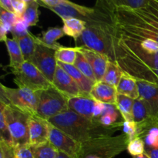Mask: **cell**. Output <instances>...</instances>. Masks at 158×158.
Here are the masks:
<instances>
[{"label": "cell", "instance_id": "6da1fadb", "mask_svg": "<svg viewBox=\"0 0 158 158\" xmlns=\"http://www.w3.org/2000/svg\"><path fill=\"white\" fill-rule=\"evenodd\" d=\"M94 8L108 35L110 61L137 81L158 87V0L137 9L117 8L110 0Z\"/></svg>", "mask_w": 158, "mask_h": 158}, {"label": "cell", "instance_id": "7a4b0ae2", "mask_svg": "<svg viewBox=\"0 0 158 158\" xmlns=\"http://www.w3.org/2000/svg\"><path fill=\"white\" fill-rule=\"evenodd\" d=\"M48 122L80 143L93 139L110 137L123 123V121L119 122L105 127L99 120H89L70 110L49 119Z\"/></svg>", "mask_w": 158, "mask_h": 158}, {"label": "cell", "instance_id": "3957f363", "mask_svg": "<svg viewBox=\"0 0 158 158\" xmlns=\"http://www.w3.org/2000/svg\"><path fill=\"white\" fill-rule=\"evenodd\" d=\"M85 21L86 23V29L80 38L75 41L76 47L83 46L108 57L109 38L95 9Z\"/></svg>", "mask_w": 158, "mask_h": 158}, {"label": "cell", "instance_id": "277c9868", "mask_svg": "<svg viewBox=\"0 0 158 158\" xmlns=\"http://www.w3.org/2000/svg\"><path fill=\"white\" fill-rule=\"evenodd\" d=\"M129 142V137L124 134L116 137L93 139L82 143L80 158L88 155L100 158H114L127 150Z\"/></svg>", "mask_w": 158, "mask_h": 158}, {"label": "cell", "instance_id": "5b68a950", "mask_svg": "<svg viewBox=\"0 0 158 158\" xmlns=\"http://www.w3.org/2000/svg\"><path fill=\"white\" fill-rule=\"evenodd\" d=\"M0 101L10 104L29 116H37L40 91L35 92L26 87L10 88L0 85Z\"/></svg>", "mask_w": 158, "mask_h": 158}, {"label": "cell", "instance_id": "8992f818", "mask_svg": "<svg viewBox=\"0 0 158 158\" xmlns=\"http://www.w3.org/2000/svg\"><path fill=\"white\" fill-rule=\"evenodd\" d=\"M5 118L12 135L14 147L29 145V120L30 116L15 106L0 101Z\"/></svg>", "mask_w": 158, "mask_h": 158}, {"label": "cell", "instance_id": "52a82bcc", "mask_svg": "<svg viewBox=\"0 0 158 158\" xmlns=\"http://www.w3.org/2000/svg\"><path fill=\"white\" fill-rule=\"evenodd\" d=\"M68 97L52 85L51 87L41 90L40 93V102L37 108V116L45 120L69 110Z\"/></svg>", "mask_w": 158, "mask_h": 158}, {"label": "cell", "instance_id": "ba28073f", "mask_svg": "<svg viewBox=\"0 0 158 158\" xmlns=\"http://www.w3.org/2000/svg\"><path fill=\"white\" fill-rule=\"evenodd\" d=\"M12 72L15 75L14 83L18 87H26L38 92L52 86V83L30 62L25 61L20 67Z\"/></svg>", "mask_w": 158, "mask_h": 158}, {"label": "cell", "instance_id": "9c48e42d", "mask_svg": "<svg viewBox=\"0 0 158 158\" xmlns=\"http://www.w3.org/2000/svg\"><path fill=\"white\" fill-rule=\"evenodd\" d=\"M60 46H61L57 47L49 46L44 44L40 38L37 37L35 53L29 61L52 83L57 67L56 52Z\"/></svg>", "mask_w": 158, "mask_h": 158}, {"label": "cell", "instance_id": "30bf717a", "mask_svg": "<svg viewBox=\"0 0 158 158\" xmlns=\"http://www.w3.org/2000/svg\"><path fill=\"white\" fill-rule=\"evenodd\" d=\"M49 141L58 150L70 158H80L82 143L49 123Z\"/></svg>", "mask_w": 158, "mask_h": 158}, {"label": "cell", "instance_id": "8fae6325", "mask_svg": "<svg viewBox=\"0 0 158 158\" xmlns=\"http://www.w3.org/2000/svg\"><path fill=\"white\" fill-rule=\"evenodd\" d=\"M52 85L68 98L83 96L81 90L73 79L58 65L54 75Z\"/></svg>", "mask_w": 158, "mask_h": 158}, {"label": "cell", "instance_id": "7c38bea8", "mask_svg": "<svg viewBox=\"0 0 158 158\" xmlns=\"http://www.w3.org/2000/svg\"><path fill=\"white\" fill-rule=\"evenodd\" d=\"M49 9L57 14L62 19L68 18H77L84 21L94 12V8L80 6L66 0H62L61 3L58 6L49 8Z\"/></svg>", "mask_w": 158, "mask_h": 158}, {"label": "cell", "instance_id": "4fadbf2b", "mask_svg": "<svg viewBox=\"0 0 158 158\" xmlns=\"http://www.w3.org/2000/svg\"><path fill=\"white\" fill-rule=\"evenodd\" d=\"M49 123L38 116L29 117V146H38L49 141Z\"/></svg>", "mask_w": 158, "mask_h": 158}, {"label": "cell", "instance_id": "5bb4252c", "mask_svg": "<svg viewBox=\"0 0 158 158\" xmlns=\"http://www.w3.org/2000/svg\"><path fill=\"white\" fill-rule=\"evenodd\" d=\"M77 48L79 52L83 54V56L86 57L90 64L94 70L97 82L103 81V79L106 73V68H107L108 61H109L108 57L83 46Z\"/></svg>", "mask_w": 158, "mask_h": 158}, {"label": "cell", "instance_id": "9a60e30c", "mask_svg": "<svg viewBox=\"0 0 158 158\" xmlns=\"http://www.w3.org/2000/svg\"><path fill=\"white\" fill-rule=\"evenodd\" d=\"M95 102L92 97L80 96L68 99V106L70 110L89 120H94L93 112Z\"/></svg>", "mask_w": 158, "mask_h": 158}, {"label": "cell", "instance_id": "2e32d148", "mask_svg": "<svg viewBox=\"0 0 158 158\" xmlns=\"http://www.w3.org/2000/svg\"><path fill=\"white\" fill-rule=\"evenodd\" d=\"M117 91L115 87L104 82H97L90 93V97L96 101L116 106Z\"/></svg>", "mask_w": 158, "mask_h": 158}, {"label": "cell", "instance_id": "e0dca14e", "mask_svg": "<svg viewBox=\"0 0 158 158\" xmlns=\"http://www.w3.org/2000/svg\"><path fill=\"white\" fill-rule=\"evenodd\" d=\"M57 65L60 66L61 68H63L73 79L74 81L77 83L79 88L81 90L83 96H85V97H90L91 90H92L95 83H94L92 80H89L85 75H83L73 65L64 64V63H62L60 62H57Z\"/></svg>", "mask_w": 158, "mask_h": 158}, {"label": "cell", "instance_id": "ac0fdd59", "mask_svg": "<svg viewBox=\"0 0 158 158\" xmlns=\"http://www.w3.org/2000/svg\"><path fill=\"white\" fill-rule=\"evenodd\" d=\"M137 83L140 98L149 102L154 116L158 118V87L145 82L137 81Z\"/></svg>", "mask_w": 158, "mask_h": 158}, {"label": "cell", "instance_id": "d6986e66", "mask_svg": "<svg viewBox=\"0 0 158 158\" xmlns=\"http://www.w3.org/2000/svg\"><path fill=\"white\" fill-rule=\"evenodd\" d=\"M133 115H134V121L137 124L148 121L155 117L152 106L149 102L140 98L134 100V106H133Z\"/></svg>", "mask_w": 158, "mask_h": 158}, {"label": "cell", "instance_id": "ffe728a7", "mask_svg": "<svg viewBox=\"0 0 158 158\" xmlns=\"http://www.w3.org/2000/svg\"><path fill=\"white\" fill-rule=\"evenodd\" d=\"M117 91L118 94L124 95L134 100L140 98L137 80L123 73L117 88Z\"/></svg>", "mask_w": 158, "mask_h": 158}, {"label": "cell", "instance_id": "44dd1931", "mask_svg": "<svg viewBox=\"0 0 158 158\" xmlns=\"http://www.w3.org/2000/svg\"><path fill=\"white\" fill-rule=\"evenodd\" d=\"M9 55V66L12 70L18 69L25 62L19 45L15 39H7L5 42Z\"/></svg>", "mask_w": 158, "mask_h": 158}, {"label": "cell", "instance_id": "7402d4cb", "mask_svg": "<svg viewBox=\"0 0 158 158\" xmlns=\"http://www.w3.org/2000/svg\"><path fill=\"white\" fill-rule=\"evenodd\" d=\"M62 20L63 22V29L65 34L77 41L86 29V21L77 18L63 19Z\"/></svg>", "mask_w": 158, "mask_h": 158}, {"label": "cell", "instance_id": "603a6c76", "mask_svg": "<svg viewBox=\"0 0 158 158\" xmlns=\"http://www.w3.org/2000/svg\"><path fill=\"white\" fill-rule=\"evenodd\" d=\"M36 36L29 32L24 36L15 39L19 45L20 49H21L23 57H24L25 61L29 62L32 57L33 56L35 51V47H36Z\"/></svg>", "mask_w": 158, "mask_h": 158}, {"label": "cell", "instance_id": "cb8c5ba5", "mask_svg": "<svg viewBox=\"0 0 158 158\" xmlns=\"http://www.w3.org/2000/svg\"><path fill=\"white\" fill-rule=\"evenodd\" d=\"M134 102V100L133 99L117 94L116 106L125 121H134V115H133Z\"/></svg>", "mask_w": 158, "mask_h": 158}, {"label": "cell", "instance_id": "d4e9b609", "mask_svg": "<svg viewBox=\"0 0 158 158\" xmlns=\"http://www.w3.org/2000/svg\"><path fill=\"white\" fill-rule=\"evenodd\" d=\"M33 158H57L59 151L49 141L38 146L30 147Z\"/></svg>", "mask_w": 158, "mask_h": 158}, {"label": "cell", "instance_id": "484cf974", "mask_svg": "<svg viewBox=\"0 0 158 158\" xmlns=\"http://www.w3.org/2000/svg\"><path fill=\"white\" fill-rule=\"evenodd\" d=\"M66 35L63 28L59 27H49L47 30L43 32L41 37H39L40 40L44 44L52 47H57L60 45L56 43L59 39L62 38Z\"/></svg>", "mask_w": 158, "mask_h": 158}, {"label": "cell", "instance_id": "4316f807", "mask_svg": "<svg viewBox=\"0 0 158 158\" xmlns=\"http://www.w3.org/2000/svg\"><path fill=\"white\" fill-rule=\"evenodd\" d=\"M122 75H123V72L119 68V66L109 60L106 73H105L104 77L103 79V82L111 85L117 89Z\"/></svg>", "mask_w": 158, "mask_h": 158}, {"label": "cell", "instance_id": "83f0119b", "mask_svg": "<svg viewBox=\"0 0 158 158\" xmlns=\"http://www.w3.org/2000/svg\"><path fill=\"white\" fill-rule=\"evenodd\" d=\"M40 5L35 0H27V7L22 18L27 23L29 26H34L39 22Z\"/></svg>", "mask_w": 158, "mask_h": 158}, {"label": "cell", "instance_id": "f1b7e54d", "mask_svg": "<svg viewBox=\"0 0 158 158\" xmlns=\"http://www.w3.org/2000/svg\"><path fill=\"white\" fill-rule=\"evenodd\" d=\"M77 56V47H64L60 46L56 52L57 62L68 65H74Z\"/></svg>", "mask_w": 158, "mask_h": 158}, {"label": "cell", "instance_id": "f546056e", "mask_svg": "<svg viewBox=\"0 0 158 158\" xmlns=\"http://www.w3.org/2000/svg\"><path fill=\"white\" fill-rule=\"evenodd\" d=\"M77 69H78L83 75L86 76V77L92 80L94 83H97V80H96L95 75H94V70H93L92 67H91L90 64L86 60V57L83 56V53L79 52L77 50V60H76L75 63L73 65Z\"/></svg>", "mask_w": 158, "mask_h": 158}, {"label": "cell", "instance_id": "4dcf8cb0", "mask_svg": "<svg viewBox=\"0 0 158 158\" xmlns=\"http://www.w3.org/2000/svg\"><path fill=\"white\" fill-rule=\"evenodd\" d=\"M0 140H2L8 145L14 148L12 135L6 123L4 110L2 106H0Z\"/></svg>", "mask_w": 158, "mask_h": 158}, {"label": "cell", "instance_id": "1f68e13d", "mask_svg": "<svg viewBox=\"0 0 158 158\" xmlns=\"http://www.w3.org/2000/svg\"><path fill=\"white\" fill-rule=\"evenodd\" d=\"M112 4L117 8L127 9H137L143 7L149 0H110Z\"/></svg>", "mask_w": 158, "mask_h": 158}, {"label": "cell", "instance_id": "d6a6232c", "mask_svg": "<svg viewBox=\"0 0 158 158\" xmlns=\"http://www.w3.org/2000/svg\"><path fill=\"white\" fill-rule=\"evenodd\" d=\"M128 153L133 157L139 156L145 152V142L143 138L137 137L129 142L127 145Z\"/></svg>", "mask_w": 158, "mask_h": 158}, {"label": "cell", "instance_id": "836d02e7", "mask_svg": "<svg viewBox=\"0 0 158 158\" xmlns=\"http://www.w3.org/2000/svg\"><path fill=\"white\" fill-rule=\"evenodd\" d=\"M29 25L23 18H19L11 29V33L13 39H18L26 35L29 32L28 31Z\"/></svg>", "mask_w": 158, "mask_h": 158}, {"label": "cell", "instance_id": "e575fe53", "mask_svg": "<svg viewBox=\"0 0 158 158\" xmlns=\"http://www.w3.org/2000/svg\"><path fill=\"white\" fill-rule=\"evenodd\" d=\"M145 148H158V127L151 128L143 138Z\"/></svg>", "mask_w": 158, "mask_h": 158}, {"label": "cell", "instance_id": "d590c367", "mask_svg": "<svg viewBox=\"0 0 158 158\" xmlns=\"http://www.w3.org/2000/svg\"><path fill=\"white\" fill-rule=\"evenodd\" d=\"M123 134H126L129 137L130 141L138 137L137 124L134 121H125V120H123Z\"/></svg>", "mask_w": 158, "mask_h": 158}, {"label": "cell", "instance_id": "8d00e7d4", "mask_svg": "<svg viewBox=\"0 0 158 158\" xmlns=\"http://www.w3.org/2000/svg\"><path fill=\"white\" fill-rule=\"evenodd\" d=\"M0 9H0L1 10V12H0L1 13V15H0V23H3V24L8 25V26H10L11 27H12L17 22L19 17L15 13L8 12V11L5 10L2 8L0 7Z\"/></svg>", "mask_w": 158, "mask_h": 158}, {"label": "cell", "instance_id": "74e56055", "mask_svg": "<svg viewBox=\"0 0 158 158\" xmlns=\"http://www.w3.org/2000/svg\"><path fill=\"white\" fill-rule=\"evenodd\" d=\"M15 158H33L29 145H20L14 147Z\"/></svg>", "mask_w": 158, "mask_h": 158}, {"label": "cell", "instance_id": "f35d334b", "mask_svg": "<svg viewBox=\"0 0 158 158\" xmlns=\"http://www.w3.org/2000/svg\"><path fill=\"white\" fill-rule=\"evenodd\" d=\"M12 1L14 13L19 18H22L27 7V0H12Z\"/></svg>", "mask_w": 158, "mask_h": 158}, {"label": "cell", "instance_id": "ab89813d", "mask_svg": "<svg viewBox=\"0 0 158 158\" xmlns=\"http://www.w3.org/2000/svg\"><path fill=\"white\" fill-rule=\"evenodd\" d=\"M119 118V113L114 114H106L100 118V123L105 127H110L116 123V121Z\"/></svg>", "mask_w": 158, "mask_h": 158}, {"label": "cell", "instance_id": "60d3db41", "mask_svg": "<svg viewBox=\"0 0 158 158\" xmlns=\"http://www.w3.org/2000/svg\"><path fill=\"white\" fill-rule=\"evenodd\" d=\"M0 151L4 154L6 158H15L14 148L8 145L2 140H0Z\"/></svg>", "mask_w": 158, "mask_h": 158}, {"label": "cell", "instance_id": "b9f144b4", "mask_svg": "<svg viewBox=\"0 0 158 158\" xmlns=\"http://www.w3.org/2000/svg\"><path fill=\"white\" fill-rule=\"evenodd\" d=\"M104 106L105 103L99 101L95 102V106H94V112H93V118H94V120H100V118L103 114Z\"/></svg>", "mask_w": 158, "mask_h": 158}, {"label": "cell", "instance_id": "7bdbcfd3", "mask_svg": "<svg viewBox=\"0 0 158 158\" xmlns=\"http://www.w3.org/2000/svg\"><path fill=\"white\" fill-rule=\"evenodd\" d=\"M12 27L8 25L0 23V40L2 42H6L7 40V33L11 32Z\"/></svg>", "mask_w": 158, "mask_h": 158}, {"label": "cell", "instance_id": "ee69618b", "mask_svg": "<svg viewBox=\"0 0 158 158\" xmlns=\"http://www.w3.org/2000/svg\"><path fill=\"white\" fill-rule=\"evenodd\" d=\"M0 7L5 10L14 13L13 6H12V0H0Z\"/></svg>", "mask_w": 158, "mask_h": 158}, {"label": "cell", "instance_id": "f6af8a7d", "mask_svg": "<svg viewBox=\"0 0 158 158\" xmlns=\"http://www.w3.org/2000/svg\"><path fill=\"white\" fill-rule=\"evenodd\" d=\"M145 152L148 154L150 158H158V148H145Z\"/></svg>", "mask_w": 158, "mask_h": 158}, {"label": "cell", "instance_id": "bcb514c9", "mask_svg": "<svg viewBox=\"0 0 158 158\" xmlns=\"http://www.w3.org/2000/svg\"><path fill=\"white\" fill-rule=\"evenodd\" d=\"M133 158H150V157L148 156V154H147L146 152H144L143 154H141V155L136 156V157H133Z\"/></svg>", "mask_w": 158, "mask_h": 158}, {"label": "cell", "instance_id": "7dc6e473", "mask_svg": "<svg viewBox=\"0 0 158 158\" xmlns=\"http://www.w3.org/2000/svg\"><path fill=\"white\" fill-rule=\"evenodd\" d=\"M57 158H70L69 157V156H67L66 154H63V153L62 152H60L59 151V154H58V157H57Z\"/></svg>", "mask_w": 158, "mask_h": 158}, {"label": "cell", "instance_id": "c3c4849f", "mask_svg": "<svg viewBox=\"0 0 158 158\" xmlns=\"http://www.w3.org/2000/svg\"><path fill=\"white\" fill-rule=\"evenodd\" d=\"M81 158H100V157H97V156H94V155H88V156H86V157H83Z\"/></svg>", "mask_w": 158, "mask_h": 158}, {"label": "cell", "instance_id": "681fc988", "mask_svg": "<svg viewBox=\"0 0 158 158\" xmlns=\"http://www.w3.org/2000/svg\"><path fill=\"white\" fill-rule=\"evenodd\" d=\"M0 158H6V157H5V155H4V154H3L2 152H1V151H0Z\"/></svg>", "mask_w": 158, "mask_h": 158}]
</instances>
